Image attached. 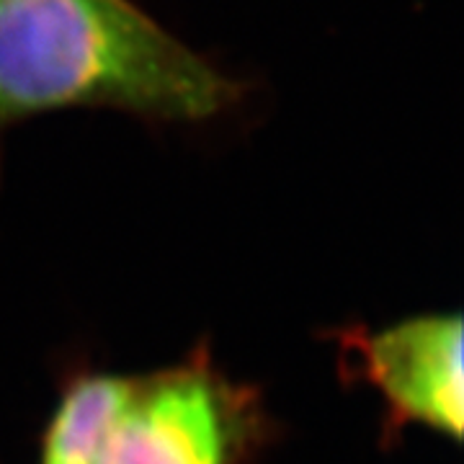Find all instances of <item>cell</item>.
I'll return each instance as SVG.
<instances>
[{"label":"cell","instance_id":"1","mask_svg":"<svg viewBox=\"0 0 464 464\" xmlns=\"http://www.w3.org/2000/svg\"><path fill=\"white\" fill-rule=\"evenodd\" d=\"M237 85L130 0H0V132L75 106L204 121Z\"/></svg>","mask_w":464,"mask_h":464},{"label":"cell","instance_id":"2","mask_svg":"<svg viewBox=\"0 0 464 464\" xmlns=\"http://www.w3.org/2000/svg\"><path fill=\"white\" fill-rule=\"evenodd\" d=\"M274 439L258 387L227 377L197 346L176 364L134 374L96 464H253Z\"/></svg>","mask_w":464,"mask_h":464},{"label":"cell","instance_id":"3","mask_svg":"<svg viewBox=\"0 0 464 464\" xmlns=\"http://www.w3.org/2000/svg\"><path fill=\"white\" fill-rule=\"evenodd\" d=\"M343 362L380 392L387 426H426L462 439V315L436 313L400 320L382 331L341 333Z\"/></svg>","mask_w":464,"mask_h":464},{"label":"cell","instance_id":"4","mask_svg":"<svg viewBox=\"0 0 464 464\" xmlns=\"http://www.w3.org/2000/svg\"><path fill=\"white\" fill-rule=\"evenodd\" d=\"M134 374L83 372L67 382L42 436L39 464H96Z\"/></svg>","mask_w":464,"mask_h":464}]
</instances>
